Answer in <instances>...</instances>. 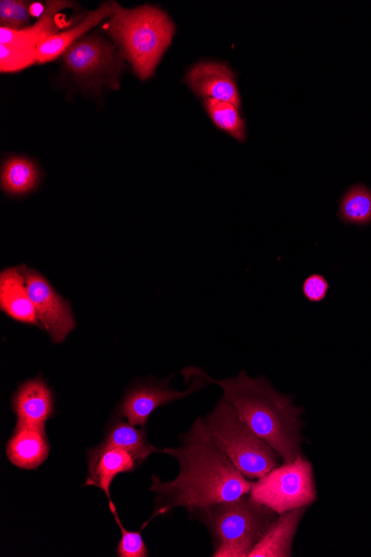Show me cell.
Instances as JSON below:
<instances>
[{
    "label": "cell",
    "mask_w": 371,
    "mask_h": 557,
    "mask_svg": "<svg viewBox=\"0 0 371 557\" xmlns=\"http://www.w3.org/2000/svg\"><path fill=\"white\" fill-rule=\"evenodd\" d=\"M164 453L176 459L181 471L171 482L152 476L149 491L156 494V508L149 522L176 508L195 513L210 505L237 499L249 494L255 482L242 474L211 440L203 419L194 422L181 446L164 448Z\"/></svg>",
    "instance_id": "obj_1"
},
{
    "label": "cell",
    "mask_w": 371,
    "mask_h": 557,
    "mask_svg": "<svg viewBox=\"0 0 371 557\" xmlns=\"http://www.w3.org/2000/svg\"><path fill=\"white\" fill-rule=\"evenodd\" d=\"M183 374L220 385L239 419L277 451L283 463L302 455L301 446L307 442L302 435V409L296 407L294 397L279 393L267 379L242 372L235 379L217 381L196 368L184 370Z\"/></svg>",
    "instance_id": "obj_2"
},
{
    "label": "cell",
    "mask_w": 371,
    "mask_h": 557,
    "mask_svg": "<svg viewBox=\"0 0 371 557\" xmlns=\"http://www.w3.org/2000/svg\"><path fill=\"white\" fill-rule=\"evenodd\" d=\"M213 535L214 557H246L280 519V515L246 494L196 511Z\"/></svg>",
    "instance_id": "obj_3"
},
{
    "label": "cell",
    "mask_w": 371,
    "mask_h": 557,
    "mask_svg": "<svg viewBox=\"0 0 371 557\" xmlns=\"http://www.w3.org/2000/svg\"><path fill=\"white\" fill-rule=\"evenodd\" d=\"M175 24L162 10L141 7L126 10L115 4L108 33L122 46L136 75L146 81L172 44Z\"/></svg>",
    "instance_id": "obj_4"
},
{
    "label": "cell",
    "mask_w": 371,
    "mask_h": 557,
    "mask_svg": "<svg viewBox=\"0 0 371 557\" xmlns=\"http://www.w3.org/2000/svg\"><path fill=\"white\" fill-rule=\"evenodd\" d=\"M203 423L211 440L248 480L257 481L281 466L277 451L239 419L236 409L225 398L203 419Z\"/></svg>",
    "instance_id": "obj_5"
},
{
    "label": "cell",
    "mask_w": 371,
    "mask_h": 557,
    "mask_svg": "<svg viewBox=\"0 0 371 557\" xmlns=\"http://www.w3.org/2000/svg\"><path fill=\"white\" fill-rule=\"evenodd\" d=\"M249 494L280 516L308 509L318 497L312 465L300 455L253 482Z\"/></svg>",
    "instance_id": "obj_6"
},
{
    "label": "cell",
    "mask_w": 371,
    "mask_h": 557,
    "mask_svg": "<svg viewBox=\"0 0 371 557\" xmlns=\"http://www.w3.org/2000/svg\"><path fill=\"white\" fill-rule=\"evenodd\" d=\"M74 7L71 2H48L41 17L22 30L0 27V72H22L36 65L38 47L49 37L59 34L58 14Z\"/></svg>",
    "instance_id": "obj_7"
},
{
    "label": "cell",
    "mask_w": 371,
    "mask_h": 557,
    "mask_svg": "<svg viewBox=\"0 0 371 557\" xmlns=\"http://www.w3.org/2000/svg\"><path fill=\"white\" fill-rule=\"evenodd\" d=\"M27 290L41 327L54 343H63L76 327L71 302L57 293L37 271L24 267Z\"/></svg>",
    "instance_id": "obj_8"
},
{
    "label": "cell",
    "mask_w": 371,
    "mask_h": 557,
    "mask_svg": "<svg viewBox=\"0 0 371 557\" xmlns=\"http://www.w3.org/2000/svg\"><path fill=\"white\" fill-rule=\"evenodd\" d=\"M67 69L85 81L106 78L113 87L120 83L122 63L115 48L92 35L77 40L65 53Z\"/></svg>",
    "instance_id": "obj_9"
},
{
    "label": "cell",
    "mask_w": 371,
    "mask_h": 557,
    "mask_svg": "<svg viewBox=\"0 0 371 557\" xmlns=\"http://www.w3.org/2000/svg\"><path fill=\"white\" fill-rule=\"evenodd\" d=\"M191 385L186 392H177L169 383L140 385L133 388L123 400L120 416L133 426L144 428L149 417L159 408L171 401L184 398L203 385L201 377H188Z\"/></svg>",
    "instance_id": "obj_10"
},
{
    "label": "cell",
    "mask_w": 371,
    "mask_h": 557,
    "mask_svg": "<svg viewBox=\"0 0 371 557\" xmlns=\"http://www.w3.org/2000/svg\"><path fill=\"white\" fill-rule=\"evenodd\" d=\"M190 89L203 99L226 101L239 109L240 96L235 74L228 66L215 62H201L186 75Z\"/></svg>",
    "instance_id": "obj_11"
},
{
    "label": "cell",
    "mask_w": 371,
    "mask_h": 557,
    "mask_svg": "<svg viewBox=\"0 0 371 557\" xmlns=\"http://www.w3.org/2000/svg\"><path fill=\"white\" fill-rule=\"evenodd\" d=\"M24 267L0 273V309L14 321L37 326L40 322L27 290Z\"/></svg>",
    "instance_id": "obj_12"
},
{
    "label": "cell",
    "mask_w": 371,
    "mask_h": 557,
    "mask_svg": "<svg viewBox=\"0 0 371 557\" xmlns=\"http://www.w3.org/2000/svg\"><path fill=\"white\" fill-rule=\"evenodd\" d=\"M7 454L10 462L18 469H38L49 455L45 426L17 422L14 434L7 445Z\"/></svg>",
    "instance_id": "obj_13"
},
{
    "label": "cell",
    "mask_w": 371,
    "mask_h": 557,
    "mask_svg": "<svg viewBox=\"0 0 371 557\" xmlns=\"http://www.w3.org/2000/svg\"><path fill=\"white\" fill-rule=\"evenodd\" d=\"M88 455V478L86 485L99 487L109 500L111 486L118 475L134 472L137 461L127 450L121 448H108L97 450L89 449Z\"/></svg>",
    "instance_id": "obj_14"
},
{
    "label": "cell",
    "mask_w": 371,
    "mask_h": 557,
    "mask_svg": "<svg viewBox=\"0 0 371 557\" xmlns=\"http://www.w3.org/2000/svg\"><path fill=\"white\" fill-rule=\"evenodd\" d=\"M17 422L45 426L54 411V400L47 384L39 377L25 382L13 399Z\"/></svg>",
    "instance_id": "obj_15"
},
{
    "label": "cell",
    "mask_w": 371,
    "mask_h": 557,
    "mask_svg": "<svg viewBox=\"0 0 371 557\" xmlns=\"http://www.w3.org/2000/svg\"><path fill=\"white\" fill-rule=\"evenodd\" d=\"M115 4L116 2L102 3L96 11L88 13L75 27L46 39L37 49L36 65L46 64L65 55L67 50L89 29L114 15Z\"/></svg>",
    "instance_id": "obj_16"
},
{
    "label": "cell",
    "mask_w": 371,
    "mask_h": 557,
    "mask_svg": "<svg viewBox=\"0 0 371 557\" xmlns=\"http://www.w3.org/2000/svg\"><path fill=\"white\" fill-rule=\"evenodd\" d=\"M307 509H299L280 516L277 522L256 545L249 557H289L298 527Z\"/></svg>",
    "instance_id": "obj_17"
},
{
    "label": "cell",
    "mask_w": 371,
    "mask_h": 557,
    "mask_svg": "<svg viewBox=\"0 0 371 557\" xmlns=\"http://www.w3.org/2000/svg\"><path fill=\"white\" fill-rule=\"evenodd\" d=\"M108 448L127 450L138 463L144 462L153 453H164V449H159L148 442L144 429H137L124 421L115 423L103 442L96 447L97 450Z\"/></svg>",
    "instance_id": "obj_18"
},
{
    "label": "cell",
    "mask_w": 371,
    "mask_h": 557,
    "mask_svg": "<svg viewBox=\"0 0 371 557\" xmlns=\"http://www.w3.org/2000/svg\"><path fill=\"white\" fill-rule=\"evenodd\" d=\"M39 182V172L34 162L26 158L9 159L2 169L3 190L12 196L30 193Z\"/></svg>",
    "instance_id": "obj_19"
},
{
    "label": "cell",
    "mask_w": 371,
    "mask_h": 557,
    "mask_svg": "<svg viewBox=\"0 0 371 557\" xmlns=\"http://www.w3.org/2000/svg\"><path fill=\"white\" fill-rule=\"evenodd\" d=\"M338 218L347 225H370L371 189L361 183L351 186L341 199Z\"/></svg>",
    "instance_id": "obj_20"
},
{
    "label": "cell",
    "mask_w": 371,
    "mask_h": 557,
    "mask_svg": "<svg viewBox=\"0 0 371 557\" xmlns=\"http://www.w3.org/2000/svg\"><path fill=\"white\" fill-rule=\"evenodd\" d=\"M203 106L210 120L220 129L232 135L238 141L246 140V125L237 107L214 99H203Z\"/></svg>",
    "instance_id": "obj_21"
},
{
    "label": "cell",
    "mask_w": 371,
    "mask_h": 557,
    "mask_svg": "<svg viewBox=\"0 0 371 557\" xmlns=\"http://www.w3.org/2000/svg\"><path fill=\"white\" fill-rule=\"evenodd\" d=\"M29 24V3L21 2V0H2L0 2V27L22 30Z\"/></svg>",
    "instance_id": "obj_22"
},
{
    "label": "cell",
    "mask_w": 371,
    "mask_h": 557,
    "mask_svg": "<svg viewBox=\"0 0 371 557\" xmlns=\"http://www.w3.org/2000/svg\"><path fill=\"white\" fill-rule=\"evenodd\" d=\"M110 509L115 518L118 525L122 532V539L118 547V554L120 557H147L148 549L144 542L140 531H128L122 523L116 505L113 500H109Z\"/></svg>",
    "instance_id": "obj_23"
},
{
    "label": "cell",
    "mask_w": 371,
    "mask_h": 557,
    "mask_svg": "<svg viewBox=\"0 0 371 557\" xmlns=\"http://www.w3.org/2000/svg\"><path fill=\"white\" fill-rule=\"evenodd\" d=\"M305 298L310 302L323 301L330 292V282L322 274H311L302 283Z\"/></svg>",
    "instance_id": "obj_24"
}]
</instances>
